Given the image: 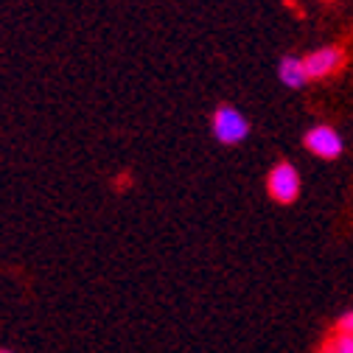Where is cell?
I'll list each match as a JSON object with an SVG mask.
<instances>
[{"mask_svg":"<svg viewBox=\"0 0 353 353\" xmlns=\"http://www.w3.org/2000/svg\"><path fill=\"white\" fill-rule=\"evenodd\" d=\"M267 191H270V196L275 202L292 205L300 196V174H297V168L289 165V163H278L267 176Z\"/></svg>","mask_w":353,"mask_h":353,"instance_id":"cell-1","label":"cell"},{"mask_svg":"<svg viewBox=\"0 0 353 353\" xmlns=\"http://www.w3.org/2000/svg\"><path fill=\"white\" fill-rule=\"evenodd\" d=\"M213 135L222 143H241L250 135V123L236 107H219L213 115Z\"/></svg>","mask_w":353,"mask_h":353,"instance_id":"cell-2","label":"cell"},{"mask_svg":"<svg viewBox=\"0 0 353 353\" xmlns=\"http://www.w3.org/2000/svg\"><path fill=\"white\" fill-rule=\"evenodd\" d=\"M305 149L312 154H317V157L334 160V157L342 154V138L331 126H314V129L305 132Z\"/></svg>","mask_w":353,"mask_h":353,"instance_id":"cell-3","label":"cell"},{"mask_svg":"<svg viewBox=\"0 0 353 353\" xmlns=\"http://www.w3.org/2000/svg\"><path fill=\"white\" fill-rule=\"evenodd\" d=\"M339 65H342V51L339 48H320V51L308 54L303 59V68H305L308 79H323V76L334 73Z\"/></svg>","mask_w":353,"mask_h":353,"instance_id":"cell-4","label":"cell"},{"mask_svg":"<svg viewBox=\"0 0 353 353\" xmlns=\"http://www.w3.org/2000/svg\"><path fill=\"white\" fill-rule=\"evenodd\" d=\"M278 76H281V81H283L286 87H292V90H297V87H303V84L308 81L300 57H283L281 65H278Z\"/></svg>","mask_w":353,"mask_h":353,"instance_id":"cell-5","label":"cell"},{"mask_svg":"<svg viewBox=\"0 0 353 353\" xmlns=\"http://www.w3.org/2000/svg\"><path fill=\"white\" fill-rule=\"evenodd\" d=\"M320 353H353V336L334 331V334L325 339V345L320 347Z\"/></svg>","mask_w":353,"mask_h":353,"instance_id":"cell-6","label":"cell"},{"mask_svg":"<svg viewBox=\"0 0 353 353\" xmlns=\"http://www.w3.org/2000/svg\"><path fill=\"white\" fill-rule=\"evenodd\" d=\"M334 331H339V334H350V336H353V308H350V312H345V314L336 320Z\"/></svg>","mask_w":353,"mask_h":353,"instance_id":"cell-7","label":"cell"},{"mask_svg":"<svg viewBox=\"0 0 353 353\" xmlns=\"http://www.w3.org/2000/svg\"><path fill=\"white\" fill-rule=\"evenodd\" d=\"M0 353H17V350H12V347H0Z\"/></svg>","mask_w":353,"mask_h":353,"instance_id":"cell-8","label":"cell"}]
</instances>
